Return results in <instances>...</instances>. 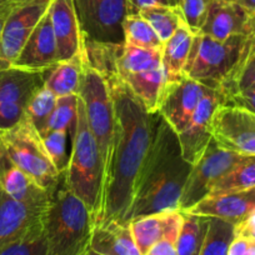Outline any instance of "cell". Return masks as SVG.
<instances>
[{"instance_id": "cell-1", "label": "cell", "mask_w": 255, "mask_h": 255, "mask_svg": "<svg viewBox=\"0 0 255 255\" xmlns=\"http://www.w3.org/2000/svg\"><path fill=\"white\" fill-rule=\"evenodd\" d=\"M115 114V139L108 185L94 227L129 223L138 179L150 153L160 114L149 113L115 73L107 75Z\"/></svg>"}, {"instance_id": "cell-2", "label": "cell", "mask_w": 255, "mask_h": 255, "mask_svg": "<svg viewBox=\"0 0 255 255\" xmlns=\"http://www.w3.org/2000/svg\"><path fill=\"white\" fill-rule=\"evenodd\" d=\"M191 168L193 165L183 158L176 133L160 117L150 153L136 184L129 223L146 215L179 210Z\"/></svg>"}, {"instance_id": "cell-3", "label": "cell", "mask_w": 255, "mask_h": 255, "mask_svg": "<svg viewBox=\"0 0 255 255\" xmlns=\"http://www.w3.org/2000/svg\"><path fill=\"white\" fill-rule=\"evenodd\" d=\"M94 220L85 203L70 190L60 174L44 222L45 255H82L89 248Z\"/></svg>"}, {"instance_id": "cell-4", "label": "cell", "mask_w": 255, "mask_h": 255, "mask_svg": "<svg viewBox=\"0 0 255 255\" xmlns=\"http://www.w3.org/2000/svg\"><path fill=\"white\" fill-rule=\"evenodd\" d=\"M65 178L70 190L85 203L95 224L102 209L103 163L80 97Z\"/></svg>"}, {"instance_id": "cell-5", "label": "cell", "mask_w": 255, "mask_h": 255, "mask_svg": "<svg viewBox=\"0 0 255 255\" xmlns=\"http://www.w3.org/2000/svg\"><path fill=\"white\" fill-rule=\"evenodd\" d=\"M252 34L217 40L205 34L194 35L184 75L212 89H222L250 53Z\"/></svg>"}, {"instance_id": "cell-6", "label": "cell", "mask_w": 255, "mask_h": 255, "mask_svg": "<svg viewBox=\"0 0 255 255\" xmlns=\"http://www.w3.org/2000/svg\"><path fill=\"white\" fill-rule=\"evenodd\" d=\"M79 97L84 103L88 124L94 135L100 156H102L103 195H104L110 175L115 139L114 105H113V98L107 79L99 70L93 67L87 58L83 67Z\"/></svg>"}, {"instance_id": "cell-7", "label": "cell", "mask_w": 255, "mask_h": 255, "mask_svg": "<svg viewBox=\"0 0 255 255\" xmlns=\"http://www.w3.org/2000/svg\"><path fill=\"white\" fill-rule=\"evenodd\" d=\"M115 74L149 113L158 112L166 85L161 50L124 44L115 59Z\"/></svg>"}, {"instance_id": "cell-8", "label": "cell", "mask_w": 255, "mask_h": 255, "mask_svg": "<svg viewBox=\"0 0 255 255\" xmlns=\"http://www.w3.org/2000/svg\"><path fill=\"white\" fill-rule=\"evenodd\" d=\"M0 145L15 165L43 188L50 193L55 189L60 173L49 156L40 134L26 115L11 129L0 131Z\"/></svg>"}, {"instance_id": "cell-9", "label": "cell", "mask_w": 255, "mask_h": 255, "mask_svg": "<svg viewBox=\"0 0 255 255\" xmlns=\"http://www.w3.org/2000/svg\"><path fill=\"white\" fill-rule=\"evenodd\" d=\"M84 46L119 49L125 44V0H74Z\"/></svg>"}, {"instance_id": "cell-10", "label": "cell", "mask_w": 255, "mask_h": 255, "mask_svg": "<svg viewBox=\"0 0 255 255\" xmlns=\"http://www.w3.org/2000/svg\"><path fill=\"white\" fill-rule=\"evenodd\" d=\"M247 155L223 149L214 139L210 140L204 155L193 165L186 179L179 203V212L185 213L209 195L213 185L239 165Z\"/></svg>"}, {"instance_id": "cell-11", "label": "cell", "mask_w": 255, "mask_h": 255, "mask_svg": "<svg viewBox=\"0 0 255 255\" xmlns=\"http://www.w3.org/2000/svg\"><path fill=\"white\" fill-rule=\"evenodd\" d=\"M48 72L15 67L0 69V131L11 129L24 119L29 102L45 84Z\"/></svg>"}, {"instance_id": "cell-12", "label": "cell", "mask_w": 255, "mask_h": 255, "mask_svg": "<svg viewBox=\"0 0 255 255\" xmlns=\"http://www.w3.org/2000/svg\"><path fill=\"white\" fill-rule=\"evenodd\" d=\"M213 139L225 150L240 155H255V114L222 104L212 120Z\"/></svg>"}, {"instance_id": "cell-13", "label": "cell", "mask_w": 255, "mask_h": 255, "mask_svg": "<svg viewBox=\"0 0 255 255\" xmlns=\"http://www.w3.org/2000/svg\"><path fill=\"white\" fill-rule=\"evenodd\" d=\"M48 208H36L18 202L0 186V252L35 235L44 234Z\"/></svg>"}, {"instance_id": "cell-14", "label": "cell", "mask_w": 255, "mask_h": 255, "mask_svg": "<svg viewBox=\"0 0 255 255\" xmlns=\"http://www.w3.org/2000/svg\"><path fill=\"white\" fill-rule=\"evenodd\" d=\"M210 89L212 88L186 75L166 85L159 103L158 113L176 135L188 127L198 105Z\"/></svg>"}, {"instance_id": "cell-15", "label": "cell", "mask_w": 255, "mask_h": 255, "mask_svg": "<svg viewBox=\"0 0 255 255\" xmlns=\"http://www.w3.org/2000/svg\"><path fill=\"white\" fill-rule=\"evenodd\" d=\"M222 104H224V94L218 89H210L199 103L188 127L178 134L183 158L191 165L200 160L213 139V115Z\"/></svg>"}, {"instance_id": "cell-16", "label": "cell", "mask_w": 255, "mask_h": 255, "mask_svg": "<svg viewBox=\"0 0 255 255\" xmlns=\"http://www.w3.org/2000/svg\"><path fill=\"white\" fill-rule=\"evenodd\" d=\"M49 5L35 4L11 10L0 36V69L13 67L36 24L48 11Z\"/></svg>"}, {"instance_id": "cell-17", "label": "cell", "mask_w": 255, "mask_h": 255, "mask_svg": "<svg viewBox=\"0 0 255 255\" xmlns=\"http://www.w3.org/2000/svg\"><path fill=\"white\" fill-rule=\"evenodd\" d=\"M255 30V14L235 0H212L207 20L199 33L217 40L235 35H250Z\"/></svg>"}, {"instance_id": "cell-18", "label": "cell", "mask_w": 255, "mask_h": 255, "mask_svg": "<svg viewBox=\"0 0 255 255\" xmlns=\"http://www.w3.org/2000/svg\"><path fill=\"white\" fill-rule=\"evenodd\" d=\"M58 63V48L48 9L34 28L13 67L33 72H44L53 69Z\"/></svg>"}, {"instance_id": "cell-19", "label": "cell", "mask_w": 255, "mask_h": 255, "mask_svg": "<svg viewBox=\"0 0 255 255\" xmlns=\"http://www.w3.org/2000/svg\"><path fill=\"white\" fill-rule=\"evenodd\" d=\"M58 48L59 61H67L85 53L74 0H53L49 5Z\"/></svg>"}, {"instance_id": "cell-20", "label": "cell", "mask_w": 255, "mask_h": 255, "mask_svg": "<svg viewBox=\"0 0 255 255\" xmlns=\"http://www.w3.org/2000/svg\"><path fill=\"white\" fill-rule=\"evenodd\" d=\"M0 186L18 202L36 208H48L51 193L10 160L0 145Z\"/></svg>"}, {"instance_id": "cell-21", "label": "cell", "mask_w": 255, "mask_h": 255, "mask_svg": "<svg viewBox=\"0 0 255 255\" xmlns=\"http://www.w3.org/2000/svg\"><path fill=\"white\" fill-rule=\"evenodd\" d=\"M255 209V188L232 194L207 197L188 210L189 214L219 218L232 224L244 220Z\"/></svg>"}, {"instance_id": "cell-22", "label": "cell", "mask_w": 255, "mask_h": 255, "mask_svg": "<svg viewBox=\"0 0 255 255\" xmlns=\"http://www.w3.org/2000/svg\"><path fill=\"white\" fill-rule=\"evenodd\" d=\"M183 223V213L175 212L158 213L146 215L130 222L134 242L141 255L146 254L153 245L170 234L179 230Z\"/></svg>"}, {"instance_id": "cell-23", "label": "cell", "mask_w": 255, "mask_h": 255, "mask_svg": "<svg viewBox=\"0 0 255 255\" xmlns=\"http://www.w3.org/2000/svg\"><path fill=\"white\" fill-rule=\"evenodd\" d=\"M89 249L100 255H141L134 242L130 223L108 222L94 227Z\"/></svg>"}, {"instance_id": "cell-24", "label": "cell", "mask_w": 255, "mask_h": 255, "mask_svg": "<svg viewBox=\"0 0 255 255\" xmlns=\"http://www.w3.org/2000/svg\"><path fill=\"white\" fill-rule=\"evenodd\" d=\"M194 35L186 24H181L175 33L163 44L161 63L166 85L176 82L184 75V68L190 54Z\"/></svg>"}, {"instance_id": "cell-25", "label": "cell", "mask_w": 255, "mask_h": 255, "mask_svg": "<svg viewBox=\"0 0 255 255\" xmlns=\"http://www.w3.org/2000/svg\"><path fill=\"white\" fill-rule=\"evenodd\" d=\"M85 58H87V54L84 53L70 60L59 61L53 69L48 72L44 85L56 98L73 94L79 95Z\"/></svg>"}, {"instance_id": "cell-26", "label": "cell", "mask_w": 255, "mask_h": 255, "mask_svg": "<svg viewBox=\"0 0 255 255\" xmlns=\"http://www.w3.org/2000/svg\"><path fill=\"white\" fill-rule=\"evenodd\" d=\"M209 225V217L183 213V223L176 240L178 255H200Z\"/></svg>"}, {"instance_id": "cell-27", "label": "cell", "mask_w": 255, "mask_h": 255, "mask_svg": "<svg viewBox=\"0 0 255 255\" xmlns=\"http://www.w3.org/2000/svg\"><path fill=\"white\" fill-rule=\"evenodd\" d=\"M255 188V155L247 156L239 165L213 185L208 197L224 195Z\"/></svg>"}, {"instance_id": "cell-28", "label": "cell", "mask_w": 255, "mask_h": 255, "mask_svg": "<svg viewBox=\"0 0 255 255\" xmlns=\"http://www.w3.org/2000/svg\"><path fill=\"white\" fill-rule=\"evenodd\" d=\"M125 44L148 50H161L163 41L141 15H127L123 23Z\"/></svg>"}, {"instance_id": "cell-29", "label": "cell", "mask_w": 255, "mask_h": 255, "mask_svg": "<svg viewBox=\"0 0 255 255\" xmlns=\"http://www.w3.org/2000/svg\"><path fill=\"white\" fill-rule=\"evenodd\" d=\"M155 30L158 36L163 43H165L176 29L185 24L183 15L179 10L178 5L175 6H153L146 8L139 13Z\"/></svg>"}, {"instance_id": "cell-30", "label": "cell", "mask_w": 255, "mask_h": 255, "mask_svg": "<svg viewBox=\"0 0 255 255\" xmlns=\"http://www.w3.org/2000/svg\"><path fill=\"white\" fill-rule=\"evenodd\" d=\"M56 100H58V98L45 85H43L34 94V97L31 98L28 107H26V118L35 127L40 136L46 131L49 119H50L51 114L55 109Z\"/></svg>"}, {"instance_id": "cell-31", "label": "cell", "mask_w": 255, "mask_h": 255, "mask_svg": "<svg viewBox=\"0 0 255 255\" xmlns=\"http://www.w3.org/2000/svg\"><path fill=\"white\" fill-rule=\"evenodd\" d=\"M235 225L219 218H210L209 230L200 255H228L234 239Z\"/></svg>"}, {"instance_id": "cell-32", "label": "cell", "mask_w": 255, "mask_h": 255, "mask_svg": "<svg viewBox=\"0 0 255 255\" xmlns=\"http://www.w3.org/2000/svg\"><path fill=\"white\" fill-rule=\"evenodd\" d=\"M78 100H79V95L77 94L58 98L55 109L49 119L45 133L50 130H67L69 131V135L72 138L75 124H77Z\"/></svg>"}, {"instance_id": "cell-33", "label": "cell", "mask_w": 255, "mask_h": 255, "mask_svg": "<svg viewBox=\"0 0 255 255\" xmlns=\"http://www.w3.org/2000/svg\"><path fill=\"white\" fill-rule=\"evenodd\" d=\"M68 136L70 135L67 130H50L41 135L44 146L60 174L67 171L69 164L70 155L67 153Z\"/></svg>"}, {"instance_id": "cell-34", "label": "cell", "mask_w": 255, "mask_h": 255, "mask_svg": "<svg viewBox=\"0 0 255 255\" xmlns=\"http://www.w3.org/2000/svg\"><path fill=\"white\" fill-rule=\"evenodd\" d=\"M243 90H255V54L250 51L234 77L225 83L220 92L225 95Z\"/></svg>"}, {"instance_id": "cell-35", "label": "cell", "mask_w": 255, "mask_h": 255, "mask_svg": "<svg viewBox=\"0 0 255 255\" xmlns=\"http://www.w3.org/2000/svg\"><path fill=\"white\" fill-rule=\"evenodd\" d=\"M212 0H178V8L183 15L184 21L194 34L202 30Z\"/></svg>"}, {"instance_id": "cell-36", "label": "cell", "mask_w": 255, "mask_h": 255, "mask_svg": "<svg viewBox=\"0 0 255 255\" xmlns=\"http://www.w3.org/2000/svg\"><path fill=\"white\" fill-rule=\"evenodd\" d=\"M46 244L44 234L28 238L0 252V255H45Z\"/></svg>"}, {"instance_id": "cell-37", "label": "cell", "mask_w": 255, "mask_h": 255, "mask_svg": "<svg viewBox=\"0 0 255 255\" xmlns=\"http://www.w3.org/2000/svg\"><path fill=\"white\" fill-rule=\"evenodd\" d=\"M224 104L242 108L255 114V90H243L225 95Z\"/></svg>"}, {"instance_id": "cell-38", "label": "cell", "mask_w": 255, "mask_h": 255, "mask_svg": "<svg viewBox=\"0 0 255 255\" xmlns=\"http://www.w3.org/2000/svg\"><path fill=\"white\" fill-rule=\"evenodd\" d=\"M127 15H138L143 9L153 6H175L178 0H125Z\"/></svg>"}, {"instance_id": "cell-39", "label": "cell", "mask_w": 255, "mask_h": 255, "mask_svg": "<svg viewBox=\"0 0 255 255\" xmlns=\"http://www.w3.org/2000/svg\"><path fill=\"white\" fill-rule=\"evenodd\" d=\"M180 229L171 232L170 234L166 235L164 239L156 243L155 245L148 250V253L144 255H178V250H176V240H178V235Z\"/></svg>"}, {"instance_id": "cell-40", "label": "cell", "mask_w": 255, "mask_h": 255, "mask_svg": "<svg viewBox=\"0 0 255 255\" xmlns=\"http://www.w3.org/2000/svg\"><path fill=\"white\" fill-rule=\"evenodd\" d=\"M234 234L235 237H247L255 240V209L244 220L235 224Z\"/></svg>"}, {"instance_id": "cell-41", "label": "cell", "mask_w": 255, "mask_h": 255, "mask_svg": "<svg viewBox=\"0 0 255 255\" xmlns=\"http://www.w3.org/2000/svg\"><path fill=\"white\" fill-rule=\"evenodd\" d=\"M250 240L252 239L247 237H234L229 245L228 255H245L250 245Z\"/></svg>"}, {"instance_id": "cell-42", "label": "cell", "mask_w": 255, "mask_h": 255, "mask_svg": "<svg viewBox=\"0 0 255 255\" xmlns=\"http://www.w3.org/2000/svg\"><path fill=\"white\" fill-rule=\"evenodd\" d=\"M53 0H8L11 8H21V6L35 5V4H50Z\"/></svg>"}, {"instance_id": "cell-43", "label": "cell", "mask_w": 255, "mask_h": 255, "mask_svg": "<svg viewBox=\"0 0 255 255\" xmlns=\"http://www.w3.org/2000/svg\"><path fill=\"white\" fill-rule=\"evenodd\" d=\"M13 8L10 5L3 6V8H0V36H1V31H3L4 24H5L6 19H8L9 14L11 13Z\"/></svg>"}, {"instance_id": "cell-44", "label": "cell", "mask_w": 255, "mask_h": 255, "mask_svg": "<svg viewBox=\"0 0 255 255\" xmlns=\"http://www.w3.org/2000/svg\"><path fill=\"white\" fill-rule=\"evenodd\" d=\"M243 8L247 9L249 13L255 14V0H235Z\"/></svg>"}, {"instance_id": "cell-45", "label": "cell", "mask_w": 255, "mask_h": 255, "mask_svg": "<svg viewBox=\"0 0 255 255\" xmlns=\"http://www.w3.org/2000/svg\"><path fill=\"white\" fill-rule=\"evenodd\" d=\"M245 255H255V240L254 239L250 240V245H249V248H248Z\"/></svg>"}, {"instance_id": "cell-46", "label": "cell", "mask_w": 255, "mask_h": 255, "mask_svg": "<svg viewBox=\"0 0 255 255\" xmlns=\"http://www.w3.org/2000/svg\"><path fill=\"white\" fill-rule=\"evenodd\" d=\"M250 51L255 54V30L252 34V46H250Z\"/></svg>"}, {"instance_id": "cell-47", "label": "cell", "mask_w": 255, "mask_h": 255, "mask_svg": "<svg viewBox=\"0 0 255 255\" xmlns=\"http://www.w3.org/2000/svg\"><path fill=\"white\" fill-rule=\"evenodd\" d=\"M9 5L8 0H0V8H3V6Z\"/></svg>"}, {"instance_id": "cell-48", "label": "cell", "mask_w": 255, "mask_h": 255, "mask_svg": "<svg viewBox=\"0 0 255 255\" xmlns=\"http://www.w3.org/2000/svg\"><path fill=\"white\" fill-rule=\"evenodd\" d=\"M89 255H100V254H98V253L93 252V250H90V249H89Z\"/></svg>"}, {"instance_id": "cell-49", "label": "cell", "mask_w": 255, "mask_h": 255, "mask_svg": "<svg viewBox=\"0 0 255 255\" xmlns=\"http://www.w3.org/2000/svg\"><path fill=\"white\" fill-rule=\"evenodd\" d=\"M82 255H89V248H88V249L87 250H85V252L84 253H83V254Z\"/></svg>"}]
</instances>
